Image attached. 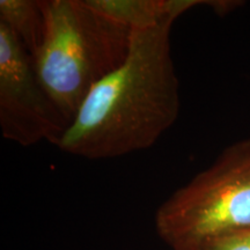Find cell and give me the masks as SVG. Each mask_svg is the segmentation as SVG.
I'll return each mask as SVG.
<instances>
[{
	"label": "cell",
	"instance_id": "obj_1",
	"mask_svg": "<svg viewBox=\"0 0 250 250\" xmlns=\"http://www.w3.org/2000/svg\"><path fill=\"white\" fill-rule=\"evenodd\" d=\"M175 19L134 29L123 64L90 90L56 147L98 160L152 147L180 114L170 48Z\"/></svg>",
	"mask_w": 250,
	"mask_h": 250
},
{
	"label": "cell",
	"instance_id": "obj_2",
	"mask_svg": "<svg viewBox=\"0 0 250 250\" xmlns=\"http://www.w3.org/2000/svg\"><path fill=\"white\" fill-rule=\"evenodd\" d=\"M42 44L33 57L43 86L71 123L100 81L123 64L133 29L103 14L88 0H41Z\"/></svg>",
	"mask_w": 250,
	"mask_h": 250
},
{
	"label": "cell",
	"instance_id": "obj_3",
	"mask_svg": "<svg viewBox=\"0 0 250 250\" xmlns=\"http://www.w3.org/2000/svg\"><path fill=\"white\" fill-rule=\"evenodd\" d=\"M155 228L173 250H197L208 241L250 228V138L177 189L155 214Z\"/></svg>",
	"mask_w": 250,
	"mask_h": 250
},
{
	"label": "cell",
	"instance_id": "obj_4",
	"mask_svg": "<svg viewBox=\"0 0 250 250\" xmlns=\"http://www.w3.org/2000/svg\"><path fill=\"white\" fill-rule=\"evenodd\" d=\"M40 80L31 55L0 22V130L5 139L28 147L46 140L56 145L68 127Z\"/></svg>",
	"mask_w": 250,
	"mask_h": 250
},
{
	"label": "cell",
	"instance_id": "obj_5",
	"mask_svg": "<svg viewBox=\"0 0 250 250\" xmlns=\"http://www.w3.org/2000/svg\"><path fill=\"white\" fill-rule=\"evenodd\" d=\"M89 4L131 29H144L181 17L202 0H88Z\"/></svg>",
	"mask_w": 250,
	"mask_h": 250
},
{
	"label": "cell",
	"instance_id": "obj_6",
	"mask_svg": "<svg viewBox=\"0 0 250 250\" xmlns=\"http://www.w3.org/2000/svg\"><path fill=\"white\" fill-rule=\"evenodd\" d=\"M0 22L13 31L31 56L36 54L45 33L41 0H1Z\"/></svg>",
	"mask_w": 250,
	"mask_h": 250
},
{
	"label": "cell",
	"instance_id": "obj_7",
	"mask_svg": "<svg viewBox=\"0 0 250 250\" xmlns=\"http://www.w3.org/2000/svg\"><path fill=\"white\" fill-rule=\"evenodd\" d=\"M197 250H250V228L217 237Z\"/></svg>",
	"mask_w": 250,
	"mask_h": 250
}]
</instances>
